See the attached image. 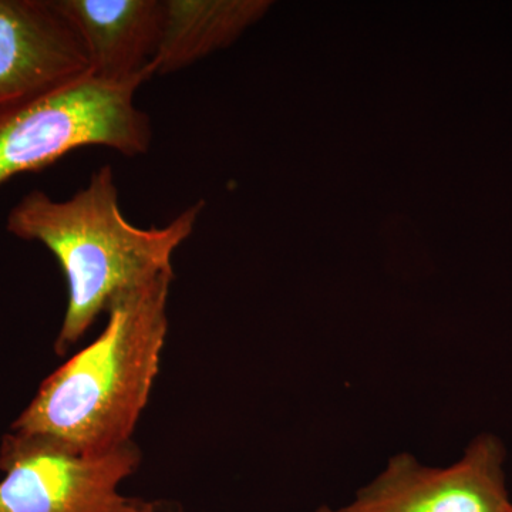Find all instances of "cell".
I'll use <instances>...</instances> for the list:
<instances>
[{"label":"cell","instance_id":"6da1fadb","mask_svg":"<svg viewBox=\"0 0 512 512\" xmlns=\"http://www.w3.org/2000/svg\"><path fill=\"white\" fill-rule=\"evenodd\" d=\"M173 279L165 272L114 299L99 338L43 380L12 431L80 457L133 443L160 373Z\"/></svg>","mask_w":512,"mask_h":512},{"label":"cell","instance_id":"7a4b0ae2","mask_svg":"<svg viewBox=\"0 0 512 512\" xmlns=\"http://www.w3.org/2000/svg\"><path fill=\"white\" fill-rule=\"evenodd\" d=\"M202 205H191L164 227H137L121 212L114 170L107 164L67 200L35 190L9 211L10 234L49 249L66 279L57 355L79 343L121 293L174 271V252L194 232Z\"/></svg>","mask_w":512,"mask_h":512},{"label":"cell","instance_id":"3957f363","mask_svg":"<svg viewBox=\"0 0 512 512\" xmlns=\"http://www.w3.org/2000/svg\"><path fill=\"white\" fill-rule=\"evenodd\" d=\"M141 84L110 82L90 72L2 107L0 187L19 175L45 170L80 147H109L126 157L147 154L153 128L136 104Z\"/></svg>","mask_w":512,"mask_h":512},{"label":"cell","instance_id":"277c9868","mask_svg":"<svg viewBox=\"0 0 512 512\" xmlns=\"http://www.w3.org/2000/svg\"><path fill=\"white\" fill-rule=\"evenodd\" d=\"M141 464L137 444L80 457L52 441L10 431L0 443V512H183L120 493Z\"/></svg>","mask_w":512,"mask_h":512},{"label":"cell","instance_id":"5b68a950","mask_svg":"<svg viewBox=\"0 0 512 512\" xmlns=\"http://www.w3.org/2000/svg\"><path fill=\"white\" fill-rule=\"evenodd\" d=\"M504 464L503 441L493 434L471 441L461 460L446 468L399 454L348 507L318 512H508Z\"/></svg>","mask_w":512,"mask_h":512},{"label":"cell","instance_id":"8992f818","mask_svg":"<svg viewBox=\"0 0 512 512\" xmlns=\"http://www.w3.org/2000/svg\"><path fill=\"white\" fill-rule=\"evenodd\" d=\"M92 72L52 0H0V109Z\"/></svg>","mask_w":512,"mask_h":512},{"label":"cell","instance_id":"52a82bcc","mask_svg":"<svg viewBox=\"0 0 512 512\" xmlns=\"http://www.w3.org/2000/svg\"><path fill=\"white\" fill-rule=\"evenodd\" d=\"M79 37L92 72L110 82H147L160 46L164 0H52Z\"/></svg>","mask_w":512,"mask_h":512},{"label":"cell","instance_id":"ba28073f","mask_svg":"<svg viewBox=\"0 0 512 512\" xmlns=\"http://www.w3.org/2000/svg\"><path fill=\"white\" fill-rule=\"evenodd\" d=\"M268 6L254 0H164L163 32L151 74L178 72L228 46Z\"/></svg>","mask_w":512,"mask_h":512},{"label":"cell","instance_id":"9c48e42d","mask_svg":"<svg viewBox=\"0 0 512 512\" xmlns=\"http://www.w3.org/2000/svg\"><path fill=\"white\" fill-rule=\"evenodd\" d=\"M508 512H512V505H511L510 511H508Z\"/></svg>","mask_w":512,"mask_h":512}]
</instances>
